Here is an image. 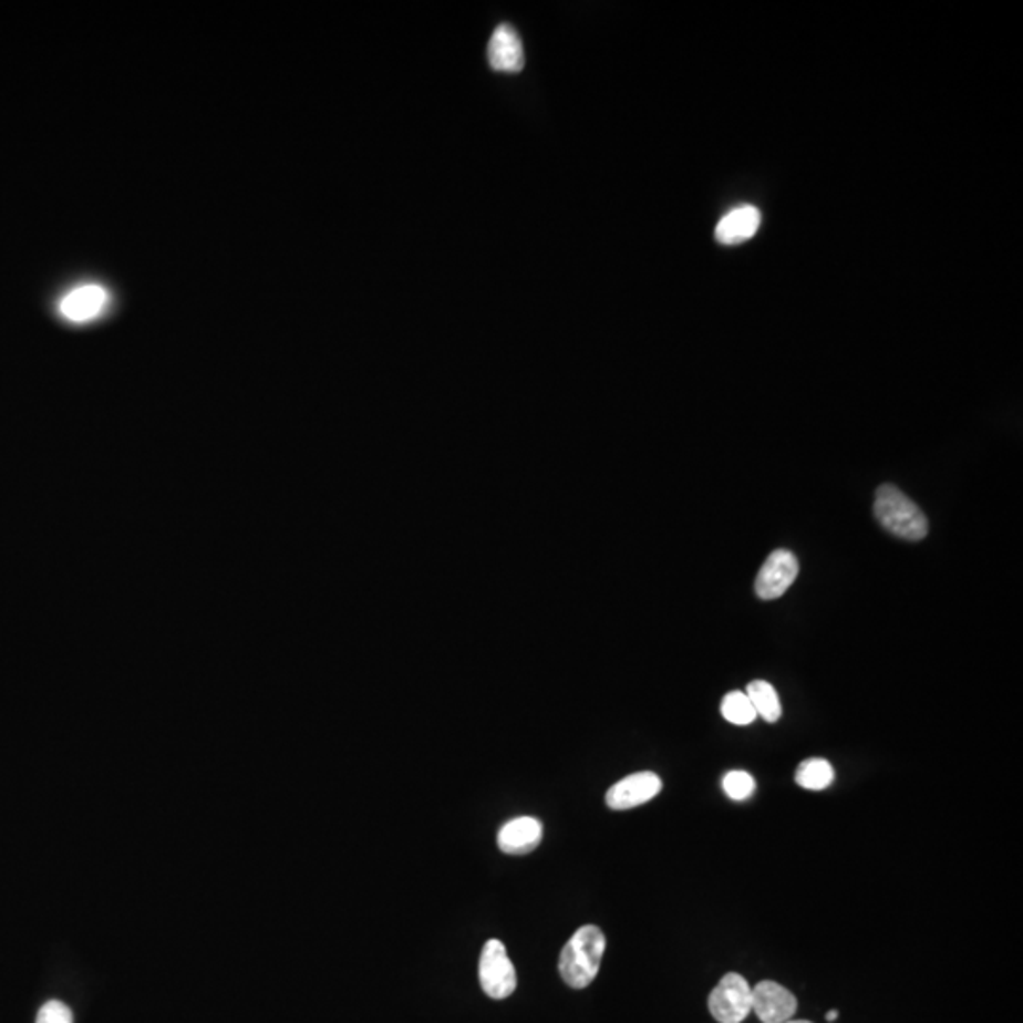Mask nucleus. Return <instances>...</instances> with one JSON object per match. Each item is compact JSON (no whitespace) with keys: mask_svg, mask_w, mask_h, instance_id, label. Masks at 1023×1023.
Masks as SVG:
<instances>
[{"mask_svg":"<svg viewBox=\"0 0 1023 1023\" xmlns=\"http://www.w3.org/2000/svg\"><path fill=\"white\" fill-rule=\"evenodd\" d=\"M607 950V938L596 926L580 927L565 944L559 974L572 990H585L596 980Z\"/></svg>","mask_w":1023,"mask_h":1023,"instance_id":"1","label":"nucleus"},{"mask_svg":"<svg viewBox=\"0 0 1023 1023\" xmlns=\"http://www.w3.org/2000/svg\"><path fill=\"white\" fill-rule=\"evenodd\" d=\"M874 516L892 537L918 542L929 533V521L916 503L892 484H884L876 492Z\"/></svg>","mask_w":1023,"mask_h":1023,"instance_id":"2","label":"nucleus"},{"mask_svg":"<svg viewBox=\"0 0 1023 1023\" xmlns=\"http://www.w3.org/2000/svg\"><path fill=\"white\" fill-rule=\"evenodd\" d=\"M751 993H753V985H748L742 974L728 972L726 976H722L721 982L709 995L707 1004L711 1016L715 1017L719 1023L745 1022L748 1014L753 1012Z\"/></svg>","mask_w":1023,"mask_h":1023,"instance_id":"3","label":"nucleus"},{"mask_svg":"<svg viewBox=\"0 0 1023 1023\" xmlns=\"http://www.w3.org/2000/svg\"><path fill=\"white\" fill-rule=\"evenodd\" d=\"M479 984L482 990L486 991L492 999L510 998L518 985L516 969L512 964L506 948L500 940L493 938L487 940L482 955H479L478 967Z\"/></svg>","mask_w":1023,"mask_h":1023,"instance_id":"4","label":"nucleus"},{"mask_svg":"<svg viewBox=\"0 0 1023 1023\" xmlns=\"http://www.w3.org/2000/svg\"><path fill=\"white\" fill-rule=\"evenodd\" d=\"M800 565L793 551L775 550L767 556L755 580L756 596L764 601H772L783 596L798 577Z\"/></svg>","mask_w":1023,"mask_h":1023,"instance_id":"5","label":"nucleus"},{"mask_svg":"<svg viewBox=\"0 0 1023 1023\" xmlns=\"http://www.w3.org/2000/svg\"><path fill=\"white\" fill-rule=\"evenodd\" d=\"M751 1003L762 1023H785L793 1020L798 1009V1001L794 998L793 991H788L785 985L764 980L756 984L751 993Z\"/></svg>","mask_w":1023,"mask_h":1023,"instance_id":"6","label":"nucleus"},{"mask_svg":"<svg viewBox=\"0 0 1023 1023\" xmlns=\"http://www.w3.org/2000/svg\"><path fill=\"white\" fill-rule=\"evenodd\" d=\"M662 790V779L652 772H639L614 783L607 793V806L617 812L643 806Z\"/></svg>","mask_w":1023,"mask_h":1023,"instance_id":"7","label":"nucleus"},{"mask_svg":"<svg viewBox=\"0 0 1023 1023\" xmlns=\"http://www.w3.org/2000/svg\"><path fill=\"white\" fill-rule=\"evenodd\" d=\"M487 61L497 73H519L525 65L524 44L512 25L497 27L487 44Z\"/></svg>","mask_w":1023,"mask_h":1023,"instance_id":"8","label":"nucleus"},{"mask_svg":"<svg viewBox=\"0 0 1023 1023\" xmlns=\"http://www.w3.org/2000/svg\"><path fill=\"white\" fill-rule=\"evenodd\" d=\"M108 294L103 287L99 285H84L79 289L71 290L69 294L61 300V316L73 322L93 321L95 317L103 313Z\"/></svg>","mask_w":1023,"mask_h":1023,"instance_id":"9","label":"nucleus"},{"mask_svg":"<svg viewBox=\"0 0 1023 1023\" xmlns=\"http://www.w3.org/2000/svg\"><path fill=\"white\" fill-rule=\"evenodd\" d=\"M542 840V823L535 817H518L506 823L497 836L500 851L508 855H527Z\"/></svg>","mask_w":1023,"mask_h":1023,"instance_id":"10","label":"nucleus"},{"mask_svg":"<svg viewBox=\"0 0 1023 1023\" xmlns=\"http://www.w3.org/2000/svg\"><path fill=\"white\" fill-rule=\"evenodd\" d=\"M761 210L753 205H743L730 210L716 226V241L722 245H740L748 241L761 228Z\"/></svg>","mask_w":1023,"mask_h":1023,"instance_id":"11","label":"nucleus"},{"mask_svg":"<svg viewBox=\"0 0 1023 1023\" xmlns=\"http://www.w3.org/2000/svg\"><path fill=\"white\" fill-rule=\"evenodd\" d=\"M834 777L836 774H834L833 764L825 758H809V761L802 762L794 775L798 787L806 788V790H825L833 785Z\"/></svg>","mask_w":1023,"mask_h":1023,"instance_id":"12","label":"nucleus"},{"mask_svg":"<svg viewBox=\"0 0 1023 1023\" xmlns=\"http://www.w3.org/2000/svg\"><path fill=\"white\" fill-rule=\"evenodd\" d=\"M745 694L755 707L756 715L766 722H777L781 719V702L777 690L767 681H753L748 684Z\"/></svg>","mask_w":1023,"mask_h":1023,"instance_id":"13","label":"nucleus"},{"mask_svg":"<svg viewBox=\"0 0 1023 1023\" xmlns=\"http://www.w3.org/2000/svg\"><path fill=\"white\" fill-rule=\"evenodd\" d=\"M721 713L730 724H735V726H748L758 716L748 695L742 690H734L722 698Z\"/></svg>","mask_w":1023,"mask_h":1023,"instance_id":"14","label":"nucleus"},{"mask_svg":"<svg viewBox=\"0 0 1023 1023\" xmlns=\"http://www.w3.org/2000/svg\"><path fill=\"white\" fill-rule=\"evenodd\" d=\"M722 788L728 798L735 802L748 800L756 790V781L753 775L743 772V769H734V772H728L724 775L722 779Z\"/></svg>","mask_w":1023,"mask_h":1023,"instance_id":"15","label":"nucleus"},{"mask_svg":"<svg viewBox=\"0 0 1023 1023\" xmlns=\"http://www.w3.org/2000/svg\"><path fill=\"white\" fill-rule=\"evenodd\" d=\"M37 1023H73V1012L61 1001H48L40 1009Z\"/></svg>","mask_w":1023,"mask_h":1023,"instance_id":"16","label":"nucleus"},{"mask_svg":"<svg viewBox=\"0 0 1023 1023\" xmlns=\"http://www.w3.org/2000/svg\"><path fill=\"white\" fill-rule=\"evenodd\" d=\"M836 1020H838V1012L836 1011L828 1012L827 1022H836Z\"/></svg>","mask_w":1023,"mask_h":1023,"instance_id":"17","label":"nucleus"},{"mask_svg":"<svg viewBox=\"0 0 1023 1023\" xmlns=\"http://www.w3.org/2000/svg\"><path fill=\"white\" fill-rule=\"evenodd\" d=\"M785 1023H812V1022H807V1020H788V1022H785Z\"/></svg>","mask_w":1023,"mask_h":1023,"instance_id":"18","label":"nucleus"}]
</instances>
